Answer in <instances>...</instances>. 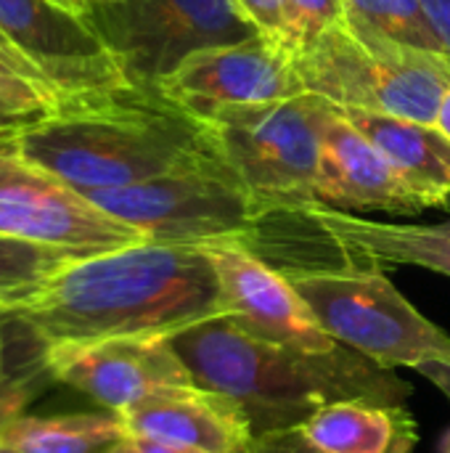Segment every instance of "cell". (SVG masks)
<instances>
[{
    "label": "cell",
    "instance_id": "cell-32",
    "mask_svg": "<svg viewBox=\"0 0 450 453\" xmlns=\"http://www.w3.org/2000/svg\"><path fill=\"white\" fill-rule=\"evenodd\" d=\"M109 453H141V451H138V446H135V441H133V438H125L122 443H117V446H114Z\"/></svg>",
    "mask_w": 450,
    "mask_h": 453
},
{
    "label": "cell",
    "instance_id": "cell-22",
    "mask_svg": "<svg viewBox=\"0 0 450 453\" xmlns=\"http://www.w3.org/2000/svg\"><path fill=\"white\" fill-rule=\"evenodd\" d=\"M56 93L21 74L0 72V141L19 138L24 130L48 117Z\"/></svg>",
    "mask_w": 450,
    "mask_h": 453
},
{
    "label": "cell",
    "instance_id": "cell-11",
    "mask_svg": "<svg viewBox=\"0 0 450 453\" xmlns=\"http://www.w3.org/2000/svg\"><path fill=\"white\" fill-rule=\"evenodd\" d=\"M220 279L225 316L247 334L308 353L337 350L284 271L247 244L204 247Z\"/></svg>",
    "mask_w": 450,
    "mask_h": 453
},
{
    "label": "cell",
    "instance_id": "cell-8",
    "mask_svg": "<svg viewBox=\"0 0 450 453\" xmlns=\"http://www.w3.org/2000/svg\"><path fill=\"white\" fill-rule=\"evenodd\" d=\"M80 19L138 85H159L204 48L260 35L233 0H82Z\"/></svg>",
    "mask_w": 450,
    "mask_h": 453
},
{
    "label": "cell",
    "instance_id": "cell-19",
    "mask_svg": "<svg viewBox=\"0 0 450 453\" xmlns=\"http://www.w3.org/2000/svg\"><path fill=\"white\" fill-rule=\"evenodd\" d=\"M127 435L117 414H24L0 435V446L19 453H109Z\"/></svg>",
    "mask_w": 450,
    "mask_h": 453
},
{
    "label": "cell",
    "instance_id": "cell-36",
    "mask_svg": "<svg viewBox=\"0 0 450 453\" xmlns=\"http://www.w3.org/2000/svg\"><path fill=\"white\" fill-rule=\"evenodd\" d=\"M440 453H450V430L443 435V441H440Z\"/></svg>",
    "mask_w": 450,
    "mask_h": 453
},
{
    "label": "cell",
    "instance_id": "cell-1",
    "mask_svg": "<svg viewBox=\"0 0 450 453\" xmlns=\"http://www.w3.org/2000/svg\"><path fill=\"white\" fill-rule=\"evenodd\" d=\"M225 313L204 247L141 242L69 263L13 319L42 353L109 342L170 340Z\"/></svg>",
    "mask_w": 450,
    "mask_h": 453
},
{
    "label": "cell",
    "instance_id": "cell-38",
    "mask_svg": "<svg viewBox=\"0 0 450 453\" xmlns=\"http://www.w3.org/2000/svg\"><path fill=\"white\" fill-rule=\"evenodd\" d=\"M0 316H3V313H0Z\"/></svg>",
    "mask_w": 450,
    "mask_h": 453
},
{
    "label": "cell",
    "instance_id": "cell-3",
    "mask_svg": "<svg viewBox=\"0 0 450 453\" xmlns=\"http://www.w3.org/2000/svg\"><path fill=\"white\" fill-rule=\"evenodd\" d=\"M196 388L228 398L252 435L302 427L332 403L406 406L411 385L339 345L329 353L281 348L247 334L225 313L170 337Z\"/></svg>",
    "mask_w": 450,
    "mask_h": 453
},
{
    "label": "cell",
    "instance_id": "cell-18",
    "mask_svg": "<svg viewBox=\"0 0 450 453\" xmlns=\"http://www.w3.org/2000/svg\"><path fill=\"white\" fill-rule=\"evenodd\" d=\"M324 453H414L419 430L406 406L345 401L321 409L300 427Z\"/></svg>",
    "mask_w": 450,
    "mask_h": 453
},
{
    "label": "cell",
    "instance_id": "cell-4",
    "mask_svg": "<svg viewBox=\"0 0 450 453\" xmlns=\"http://www.w3.org/2000/svg\"><path fill=\"white\" fill-rule=\"evenodd\" d=\"M302 90L337 109H361L435 125L450 90V56L387 37L345 13L294 50Z\"/></svg>",
    "mask_w": 450,
    "mask_h": 453
},
{
    "label": "cell",
    "instance_id": "cell-24",
    "mask_svg": "<svg viewBox=\"0 0 450 453\" xmlns=\"http://www.w3.org/2000/svg\"><path fill=\"white\" fill-rule=\"evenodd\" d=\"M42 374H50L45 361L37 369L32 366L29 372L3 377V382H0V435L8 430V425H13L19 417H24L29 403L40 395Z\"/></svg>",
    "mask_w": 450,
    "mask_h": 453
},
{
    "label": "cell",
    "instance_id": "cell-12",
    "mask_svg": "<svg viewBox=\"0 0 450 453\" xmlns=\"http://www.w3.org/2000/svg\"><path fill=\"white\" fill-rule=\"evenodd\" d=\"M42 361L50 380L117 417L162 390L194 385L170 340H109L42 353Z\"/></svg>",
    "mask_w": 450,
    "mask_h": 453
},
{
    "label": "cell",
    "instance_id": "cell-30",
    "mask_svg": "<svg viewBox=\"0 0 450 453\" xmlns=\"http://www.w3.org/2000/svg\"><path fill=\"white\" fill-rule=\"evenodd\" d=\"M138 451L141 453H202L191 451V449H178V446H164V443H154V441H141V438H133Z\"/></svg>",
    "mask_w": 450,
    "mask_h": 453
},
{
    "label": "cell",
    "instance_id": "cell-13",
    "mask_svg": "<svg viewBox=\"0 0 450 453\" xmlns=\"http://www.w3.org/2000/svg\"><path fill=\"white\" fill-rule=\"evenodd\" d=\"M0 32L56 96L127 80L88 24L53 0H0Z\"/></svg>",
    "mask_w": 450,
    "mask_h": 453
},
{
    "label": "cell",
    "instance_id": "cell-29",
    "mask_svg": "<svg viewBox=\"0 0 450 453\" xmlns=\"http://www.w3.org/2000/svg\"><path fill=\"white\" fill-rule=\"evenodd\" d=\"M416 372L427 377L438 390H443V395H448L450 401V361H427L416 366Z\"/></svg>",
    "mask_w": 450,
    "mask_h": 453
},
{
    "label": "cell",
    "instance_id": "cell-33",
    "mask_svg": "<svg viewBox=\"0 0 450 453\" xmlns=\"http://www.w3.org/2000/svg\"><path fill=\"white\" fill-rule=\"evenodd\" d=\"M53 3H58V5H64L66 11H72V13H82V0H53Z\"/></svg>",
    "mask_w": 450,
    "mask_h": 453
},
{
    "label": "cell",
    "instance_id": "cell-35",
    "mask_svg": "<svg viewBox=\"0 0 450 453\" xmlns=\"http://www.w3.org/2000/svg\"><path fill=\"white\" fill-rule=\"evenodd\" d=\"M3 350H5V345H3V316H0V382L5 377V372H3Z\"/></svg>",
    "mask_w": 450,
    "mask_h": 453
},
{
    "label": "cell",
    "instance_id": "cell-21",
    "mask_svg": "<svg viewBox=\"0 0 450 453\" xmlns=\"http://www.w3.org/2000/svg\"><path fill=\"white\" fill-rule=\"evenodd\" d=\"M345 8L393 40L443 53L419 0H345Z\"/></svg>",
    "mask_w": 450,
    "mask_h": 453
},
{
    "label": "cell",
    "instance_id": "cell-7",
    "mask_svg": "<svg viewBox=\"0 0 450 453\" xmlns=\"http://www.w3.org/2000/svg\"><path fill=\"white\" fill-rule=\"evenodd\" d=\"M85 196L159 244L249 247L268 220L228 165L175 173Z\"/></svg>",
    "mask_w": 450,
    "mask_h": 453
},
{
    "label": "cell",
    "instance_id": "cell-16",
    "mask_svg": "<svg viewBox=\"0 0 450 453\" xmlns=\"http://www.w3.org/2000/svg\"><path fill=\"white\" fill-rule=\"evenodd\" d=\"M130 438L202 453H247L255 435L239 409L196 385L162 390L119 414Z\"/></svg>",
    "mask_w": 450,
    "mask_h": 453
},
{
    "label": "cell",
    "instance_id": "cell-9",
    "mask_svg": "<svg viewBox=\"0 0 450 453\" xmlns=\"http://www.w3.org/2000/svg\"><path fill=\"white\" fill-rule=\"evenodd\" d=\"M0 234L93 257L149 242L85 194L29 162L16 138L0 141Z\"/></svg>",
    "mask_w": 450,
    "mask_h": 453
},
{
    "label": "cell",
    "instance_id": "cell-15",
    "mask_svg": "<svg viewBox=\"0 0 450 453\" xmlns=\"http://www.w3.org/2000/svg\"><path fill=\"white\" fill-rule=\"evenodd\" d=\"M300 212L313 234L339 252V263L416 265L450 279V215L440 223H387L321 202Z\"/></svg>",
    "mask_w": 450,
    "mask_h": 453
},
{
    "label": "cell",
    "instance_id": "cell-28",
    "mask_svg": "<svg viewBox=\"0 0 450 453\" xmlns=\"http://www.w3.org/2000/svg\"><path fill=\"white\" fill-rule=\"evenodd\" d=\"M0 72L21 74V77H29V80H34V82L48 85V82H45V77L40 74V69H37L29 58H24V56H13V53H5V50H0ZM48 88H50V85H48ZM50 90H53V88H50Z\"/></svg>",
    "mask_w": 450,
    "mask_h": 453
},
{
    "label": "cell",
    "instance_id": "cell-25",
    "mask_svg": "<svg viewBox=\"0 0 450 453\" xmlns=\"http://www.w3.org/2000/svg\"><path fill=\"white\" fill-rule=\"evenodd\" d=\"M239 5V11L247 16V21L265 37L286 45L289 50H294L292 42V32H289V21L284 13V0H233Z\"/></svg>",
    "mask_w": 450,
    "mask_h": 453
},
{
    "label": "cell",
    "instance_id": "cell-37",
    "mask_svg": "<svg viewBox=\"0 0 450 453\" xmlns=\"http://www.w3.org/2000/svg\"><path fill=\"white\" fill-rule=\"evenodd\" d=\"M0 453H19V451H13V449H8V446H0Z\"/></svg>",
    "mask_w": 450,
    "mask_h": 453
},
{
    "label": "cell",
    "instance_id": "cell-2",
    "mask_svg": "<svg viewBox=\"0 0 450 453\" xmlns=\"http://www.w3.org/2000/svg\"><path fill=\"white\" fill-rule=\"evenodd\" d=\"M16 146L80 194L225 165L202 117L159 85L130 80L56 96L48 117L24 130Z\"/></svg>",
    "mask_w": 450,
    "mask_h": 453
},
{
    "label": "cell",
    "instance_id": "cell-20",
    "mask_svg": "<svg viewBox=\"0 0 450 453\" xmlns=\"http://www.w3.org/2000/svg\"><path fill=\"white\" fill-rule=\"evenodd\" d=\"M74 260L66 250L0 234V313L21 311Z\"/></svg>",
    "mask_w": 450,
    "mask_h": 453
},
{
    "label": "cell",
    "instance_id": "cell-17",
    "mask_svg": "<svg viewBox=\"0 0 450 453\" xmlns=\"http://www.w3.org/2000/svg\"><path fill=\"white\" fill-rule=\"evenodd\" d=\"M337 111L385 154L427 207H448L450 141L435 125L361 109Z\"/></svg>",
    "mask_w": 450,
    "mask_h": 453
},
{
    "label": "cell",
    "instance_id": "cell-23",
    "mask_svg": "<svg viewBox=\"0 0 450 453\" xmlns=\"http://www.w3.org/2000/svg\"><path fill=\"white\" fill-rule=\"evenodd\" d=\"M284 13L297 50L345 13V0H284Z\"/></svg>",
    "mask_w": 450,
    "mask_h": 453
},
{
    "label": "cell",
    "instance_id": "cell-6",
    "mask_svg": "<svg viewBox=\"0 0 450 453\" xmlns=\"http://www.w3.org/2000/svg\"><path fill=\"white\" fill-rule=\"evenodd\" d=\"M332 104L302 93L278 104L225 106L204 114L215 146L268 218L318 202L321 133Z\"/></svg>",
    "mask_w": 450,
    "mask_h": 453
},
{
    "label": "cell",
    "instance_id": "cell-5",
    "mask_svg": "<svg viewBox=\"0 0 450 453\" xmlns=\"http://www.w3.org/2000/svg\"><path fill=\"white\" fill-rule=\"evenodd\" d=\"M284 273L321 329L369 361L393 372L450 361L448 334L395 289L382 265H300Z\"/></svg>",
    "mask_w": 450,
    "mask_h": 453
},
{
    "label": "cell",
    "instance_id": "cell-34",
    "mask_svg": "<svg viewBox=\"0 0 450 453\" xmlns=\"http://www.w3.org/2000/svg\"><path fill=\"white\" fill-rule=\"evenodd\" d=\"M0 50H5V53H13V56H21V53H19V50H16V48H13L8 40H5V35H3V32H0Z\"/></svg>",
    "mask_w": 450,
    "mask_h": 453
},
{
    "label": "cell",
    "instance_id": "cell-26",
    "mask_svg": "<svg viewBox=\"0 0 450 453\" xmlns=\"http://www.w3.org/2000/svg\"><path fill=\"white\" fill-rule=\"evenodd\" d=\"M247 453H324L316 449L308 435L294 427V430H278V433H265L257 435Z\"/></svg>",
    "mask_w": 450,
    "mask_h": 453
},
{
    "label": "cell",
    "instance_id": "cell-31",
    "mask_svg": "<svg viewBox=\"0 0 450 453\" xmlns=\"http://www.w3.org/2000/svg\"><path fill=\"white\" fill-rule=\"evenodd\" d=\"M435 127L450 141V90L440 101V109H438V117H435Z\"/></svg>",
    "mask_w": 450,
    "mask_h": 453
},
{
    "label": "cell",
    "instance_id": "cell-27",
    "mask_svg": "<svg viewBox=\"0 0 450 453\" xmlns=\"http://www.w3.org/2000/svg\"><path fill=\"white\" fill-rule=\"evenodd\" d=\"M443 53L450 56V0H419Z\"/></svg>",
    "mask_w": 450,
    "mask_h": 453
},
{
    "label": "cell",
    "instance_id": "cell-14",
    "mask_svg": "<svg viewBox=\"0 0 450 453\" xmlns=\"http://www.w3.org/2000/svg\"><path fill=\"white\" fill-rule=\"evenodd\" d=\"M316 196L321 204L345 212L379 210L393 215H419L427 210L385 154L334 106L326 114L321 133Z\"/></svg>",
    "mask_w": 450,
    "mask_h": 453
},
{
    "label": "cell",
    "instance_id": "cell-10",
    "mask_svg": "<svg viewBox=\"0 0 450 453\" xmlns=\"http://www.w3.org/2000/svg\"><path fill=\"white\" fill-rule=\"evenodd\" d=\"M159 88L183 109L204 117L225 106H260L302 96L294 50L255 35L188 56Z\"/></svg>",
    "mask_w": 450,
    "mask_h": 453
}]
</instances>
